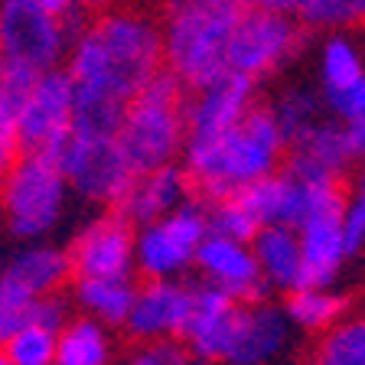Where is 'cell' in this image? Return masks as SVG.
<instances>
[{
	"label": "cell",
	"instance_id": "1",
	"mask_svg": "<svg viewBox=\"0 0 365 365\" xmlns=\"http://www.w3.org/2000/svg\"><path fill=\"white\" fill-rule=\"evenodd\" d=\"M167 62L163 30L144 14L114 10L95 20L68 53V76L82 88H101L130 101Z\"/></svg>",
	"mask_w": 365,
	"mask_h": 365
},
{
	"label": "cell",
	"instance_id": "2",
	"mask_svg": "<svg viewBox=\"0 0 365 365\" xmlns=\"http://www.w3.org/2000/svg\"><path fill=\"white\" fill-rule=\"evenodd\" d=\"M287 140L271 108H251V114L219 140H186L182 167L202 202H225L251 182L281 173Z\"/></svg>",
	"mask_w": 365,
	"mask_h": 365
},
{
	"label": "cell",
	"instance_id": "3",
	"mask_svg": "<svg viewBox=\"0 0 365 365\" xmlns=\"http://www.w3.org/2000/svg\"><path fill=\"white\" fill-rule=\"evenodd\" d=\"M248 14L232 0H167L163 49L167 68L199 91L228 76V46L238 20Z\"/></svg>",
	"mask_w": 365,
	"mask_h": 365
},
{
	"label": "cell",
	"instance_id": "4",
	"mask_svg": "<svg viewBox=\"0 0 365 365\" xmlns=\"http://www.w3.org/2000/svg\"><path fill=\"white\" fill-rule=\"evenodd\" d=\"M118 144L137 176L173 167L176 153L186 150V82L173 68H160L130 101Z\"/></svg>",
	"mask_w": 365,
	"mask_h": 365
},
{
	"label": "cell",
	"instance_id": "5",
	"mask_svg": "<svg viewBox=\"0 0 365 365\" xmlns=\"http://www.w3.org/2000/svg\"><path fill=\"white\" fill-rule=\"evenodd\" d=\"M66 192L68 182L59 167H53L43 157L23 153L20 163L4 176L0 209H4L10 235L23 238V242L49 235L62 219Z\"/></svg>",
	"mask_w": 365,
	"mask_h": 365
},
{
	"label": "cell",
	"instance_id": "6",
	"mask_svg": "<svg viewBox=\"0 0 365 365\" xmlns=\"http://www.w3.org/2000/svg\"><path fill=\"white\" fill-rule=\"evenodd\" d=\"M209 235V209L202 199L182 202L173 215L137 228V271L147 281H180L196 264L199 245Z\"/></svg>",
	"mask_w": 365,
	"mask_h": 365
},
{
	"label": "cell",
	"instance_id": "7",
	"mask_svg": "<svg viewBox=\"0 0 365 365\" xmlns=\"http://www.w3.org/2000/svg\"><path fill=\"white\" fill-rule=\"evenodd\" d=\"M300 46H304V23L297 16L251 7L232 33L228 68L248 78L271 76L300 53Z\"/></svg>",
	"mask_w": 365,
	"mask_h": 365
},
{
	"label": "cell",
	"instance_id": "8",
	"mask_svg": "<svg viewBox=\"0 0 365 365\" xmlns=\"http://www.w3.org/2000/svg\"><path fill=\"white\" fill-rule=\"evenodd\" d=\"M68 33L56 16L43 14L33 0H0V49L7 62L33 72H53L68 49Z\"/></svg>",
	"mask_w": 365,
	"mask_h": 365
},
{
	"label": "cell",
	"instance_id": "9",
	"mask_svg": "<svg viewBox=\"0 0 365 365\" xmlns=\"http://www.w3.org/2000/svg\"><path fill=\"white\" fill-rule=\"evenodd\" d=\"M59 170L68 190H76L88 202H101L111 209L124 202L128 190L137 180L118 140H82L76 134H72V144H68Z\"/></svg>",
	"mask_w": 365,
	"mask_h": 365
},
{
	"label": "cell",
	"instance_id": "10",
	"mask_svg": "<svg viewBox=\"0 0 365 365\" xmlns=\"http://www.w3.org/2000/svg\"><path fill=\"white\" fill-rule=\"evenodd\" d=\"M68 258L76 281H118L134 277L137 267V235L134 225L118 212L88 222L68 245Z\"/></svg>",
	"mask_w": 365,
	"mask_h": 365
},
{
	"label": "cell",
	"instance_id": "11",
	"mask_svg": "<svg viewBox=\"0 0 365 365\" xmlns=\"http://www.w3.org/2000/svg\"><path fill=\"white\" fill-rule=\"evenodd\" d=\"M238 304L235 297H228L215 284L192 281V313L182 333V346L199 365H225L235 339L238 323Z\"/></svg>",
	"mask_w": 365,
	"mask_h": 365
},
{
	"label": "cell",
	"instance_id": "12",
	"mask_svg": "<svg viewBox=\"0 0 365 365\" xmlns=\"http://www.w3.org/2000/svg\"><path fill=\"white\" fill-rule=\"evenodd\" d=\"M72 108H76V78L68 76V68L43 72L30 101L16 118L23 153H43L59 137L72 134Z\"/></svg>",
	"mask_w": 365,
	"mask_h": 365
},
{
	"label": "cell",
	"instance_id": "13",
	"mask_svg": "<svg viewBox=\"0 0 365 365\" xmlns=\"http://www.w3.org/2000/svg\"><path fill=\"white\" fill-rule=\"evenodd\" d=\"M255 78L228 72L186 101V140H219L251 114Z\"/></svg>",
	"mask_w": 365,
	"mask_h": 365
},
{
	"label": "cell",
	"instance_id": "14",
	"mask_svg": "<svg viewBox=\"0 0 365 365\" xmlns=\"http://www.w3.org/2000/svg\"><path fill=\"white\" fill-rule=\"evenodd\" d=\"M196 267L205 284H215L228 297H235L238 304L271 300V287L261 274L251 245L232 242V238L222 235H205V242L199 245Z\"/></svg>",
	"mask_w": 365,
	"mask_h": 365
},
{
	"label": "cell",
	"instance_id": "15",
	"mask_svg": "<svg viewBox=\"0 0 365 365\" xmlns=\"http://www.w3.org/2000/svg\"><path fill=\"white\" fill-rule=\"evenodd\" d=\"M192 313V284L182 281H147L137 294L134 313L128 319V336L144 346L153 342H182Z\"/></svg>",
	"mask_w": 365,
	"mask_h": 365
},
{
	"label": "cell",
	"instance_id": "16",
	"mask_svg": "<svg viewBox=\"0 0 365 365\" xmlns=\"http://www.w3.org/2000/svg\"><path fill=\"white\" fill-rule=\"evenodd\" d=\"M294 342V323L287 310L271 300L242 304L235 323V339L225 365H274Z\"/></svg>",
	"mask_w": 365,
	"mask_h": 365
},
{
	"label": "cell",
	"instance_id": "17",
	"mask_svg": "<svg viewBox=\"0 0 365 365\" xmlns=\"http://www.w3.org/2000/svg\"><path fill=\"white\" fill-rule=\"evenodd\" d=\"M349 130L339 121H317L300 140H294L284 160V173L297 180H317V182H342L346 170L356 163Z\"/></svg>",
	"mask_w": 365,
	"mask_h": 365
},
{
	"label": "cell",
	"instance_id": "18",
	"mask_svg": "<svg viewBox=\"0 0 365 365\" xmlns=\"http://www.w3.org/2000/svg\"><path fill=\"white\" fill-rule=\"evenodd\" d=\"M300 255H304V271H300V287L297 290H323L336 287L349 255L346 242V209L313 215L300 232Z\"/></svg>",
	"mask_w": 365,
	"mask_h": 365
},
{
	"label": "cell",
	"instance_id": "19",
	"mask_svg": "<svg viewBox=\"0 0 365 365\" xmlns=\"http://www.w3.org/2000/svg\"><path fill=\"white\" fill-rule=\"evenodd\" d=\"M190 173L186 167H163V170H153V173L137 176L134 186L128 190L124 202L114 209L121 215L124 222L137 228H147L153 222L167 219L180 209L182 202H190Z\"/></svg>",
	"mask_w": 365,
	"mask_h": 365
},
{
	"label": "cell",
	"instance_id": "20",
	"mask_svg": "<svg viewBox=\"0 0 365 365\" xmlns=\"http://www.w3.org/2000/svg\"><path fill=\"white\" fill-rule=\"evenodd\" d=\"M251 251H255L258 267L271 290L294 294L300 287L304 255H300V235H297L294 228H284V225L261 228L258 238L251 242Z\"/></svg>",
	"mask_w": 365,
	"mask_h": 365
},
{
	"label": "cell",
	"instance_id": "21",
	"mask_svg": "<svg viewBox=\"0 0 365 365\" xmlns=\"http://www.w3.org/2000/svg\"><path fill=\"white\" fill-rule=\"evenodd\" d=\"M4 271H7L10 277H16L33 297L59 294L68 277L76 274L72 271L68 251L53 248V245H30V248L16 251Z\"/></svg>",
	"mask_w": 365,
	"mask_h": 365
},
{
	"label": "cell",
	"instance_id": "22",
	"mask_svg": "<svg viewBox=\"0 0 365 365\" xmlns=\"http://www.w3.org/2000/svg\"><path fill=\"white\" fill-rule=\"evenodd\" d=\"M128 101L101 88L76 85V108H72V134L82 140H118L128 118Z\"/></svg>",
	"mask_w": 365,
	"mask_h": 365
},
{
	"label": "cell",
	"instance_id": "23",
	"mask_svg": "<svg viewBox=\"0 0 365 365\" xmlns=\"http://www.w3.org/2000/svg\"><path fill=\"white\" fill-rule=\"evenodd\" d=\"M140 287L134 277H118V281H76V300L91 319L101 327H128L134 313Z\"/></svg>",
	"mask_w": 365,
	"mask_h": 365
},
{
	"label": "cell",
	"instance_id": "24",
	"mask_svg": "<svg viewBox=\"0 0 365 365\" xmlns=\"http://www.w3.org/2000/svg\"><path fill=\"white\" fill-rule=\"evenodd\" d=\"M284 310H287L290 323L304 333H329L336 323L352 313V300L349 294H342L336 287H323V290H294L284 300Z\"/></svg>",
	"mask_w": 365,
	"mask_h": 365
},
{
	"label": "cell",
	"instance_id": "25",
	"mask_svg": "<svg viewBox=\"0 0 365 365\" xmlns=\"http://www.w3.org/2000/svg\"><path fill=\"white\" fill-rule=\"evenodd\" d=\"M111 362V336L91 317H76L59 333L56 365H108Z\"/></svg>",
	"mask_w": 365,
	"mask_h": 365
},
{
	"label": "cell",
	"instance_id": "26",
	"mask_svg": "<svg viewBox=\"0 0 365 365\" xmlns=\"http://www.w3.org/2000/svg\"><path fill=\"white\" fill-rule=\"evenodd\" d=\"M359 82H365V59L359 53L356 39L333 33L323 43V53H319V85H323V95L346 91Z\"/></svg>",
	"mask_w": 365,
	"mask_h": 365
},
{
	"label": "cell",
	"instance_id": "27",
	"mask_svg": "<svg viewBox=\"0 0 365 365\" xmlns=\"http://www.w3.org/2000/svg\"><path fill=\"white\" fill-rule=\"evenodd\" d=\"M310 365H365V313H349L329 333L317 336Z\"/></svg>",
	"mask_w": 365,
	"mask_h": 365
},
{
	"label": "cell",
	"instance_id": "28",
	"mask_svg": "<svg viewBox=\"0 0 365 365\" xmlns=\"http://www.w3.org/2000/svg\"><path fill=\"white\" fill-rule=\"evenodd\" d=\"M319 108H323V98H317L310 88H287L281 98L271 105L274 118L281 124L284 140H287V150L294 140H300V137L313 128V124L323 121V118H319Z\"/></svg>",
	"mask_w": 365,
	"mask_h": 365
},
{
	"label": "cell",
	"instance_id": "29",
	"mask_svg": "<svg viewBox=\"0 0 365 365\" xmlns=\"http://www.w3.org/2000/svg\"><path fill=\"white\" fill-rule=\"evenodd\" d=\"M365 16V0H300L297 20L310 30H342Z\"/></svg>",
	"mask_w": 365,
	"mask_h": 365
},
{
	"label": "cell",
	"instance_id": "30",
	"mask_svg": "<svg viewBox=\"0 0 365 365\" xmlns=\"http://www.w3.org/2000/svg\"><path fill=\"white\" fill-rule=\"evenodd\" d=\"M205 209H209V235H222V238H232V242L251 245L258 238L261 228H264L235 196L212 205L205 202Z\"/></svg>",
	"mask_w": 365,
	"mask_h": 365
},
{
	"label": "cell",
	"instance_id": "31",
	"mask_svg": "<svg viewBox=\"0 0 365 365\" xmlns=\"http://www.w3.org/2000/svg\"><path fill=\"white\" fill-rule=\"evenodd\" d=\"M4 352H7V359L14 365H56L59 336L43 327H26Z\"/></svg>",
	"mask_w": 365,
	"mask_h": 365
},
{
	"label": "cell",
	"instance_id": "32",
	"mask_svg": "<svg viewBox=\"0 0 365 365\" xmlns=\"http://www.w3.org/2000/svg\"><path fill=\"white\" fill-rule=\"evenodd\" d=\"M36 82H39V72H33L26 66H16V62H4V68H0V105L10 108L20 118L23 105L30 101Z\"/></svg>",
	"mask_w": 365,
	"mask_h": 365
},
{
	"label": "cell",
	"instance_id": "33",
	"mask_svg": "<svg viewBox=\"0 0 365 365\" xmlns=\"http://www.w3.org/2000/svg\"><path fill=\"white\" fill-rule=\"evenodd\" d=\"M346 242H349L352 258L365 251V163L359 167L349 202H346Z\"/></svg>",
	"mask_w": 365,
	"mask_h": 365
},
{
	"label": "cell",
	"instance_id": "34",
	"mask_svg": "<svg viewBox=\"0 0 365 365\" xmlns=\"http://www.w3.org/2000/svg\"><path fill=\"white\" fill-rule=\"evenodd\" d=\"M190 352L182 342H153V346H140V349L128 352L121 359V365H182L190 362Z\"/></svg>",
	"mask_w": 365,
	"mask_h": 365
},
{
	"label": "cell",
	"instance_id": "35",
	"mask_svg": "<svg viewBox=\"0 0 365 365\" xmlns=\"http://www.w3.org/2000/svg\"><path fill=\"white\" fill-rule=\"evenodd\" d=\"M72 304H68V297L62 294H49V297H39L36 307H33V327H43L49 333L59 336L62 329L72 323Z\"/></svg>",
	"mask_w": 365,
	"mask_h": 365
},
{
	"label": "cell",
	"instance_id": "36",
	"mask_svg": "<svg viewBox=\"0 0 365 365\" xmlns=\"http://www.w3.org/2000/svg\"><path fill=\"white\" fill-rule=\"evenodd\" d=\"M20 157H23V144H20L16 114L0 105V176H7L20 163Z\"/></svg>",
	"mask_w": 365,
	"mask_h": 365
},
{
	"label": "cell",
	"instance_id": "37",
	"mask_svg": "<svg viewBox=\"0 0 365 365\" xmlns=\"http://www.w3.org/2000/svg\"><path fill=\"white\" fill-rule=\"evenodd\" d=\"M43 14H49V16H56V20L66 26V33H68V39L76 43L78 36H82L88 26L82 23V7H78L76 0H33Z\"/></svg>",
	"mask_w": 365,
	"mask_h": 365
},
{
	"label": "cell",
	"instance_id": "38",
	"mask_svg": "<svg viewBox=\"0 0 365 365\" xmlns=\"http://www.w3.org/2000/svg\"><path fill=\"white\" fill-rule=\"evenodd\" d=\"M39 297H33L16 277H10L7 271H0V310H33Z\"/></svg>",
	"mask_w": 365,
	"mask_h": 365
},
{
	"label": "cell",
	"instance_id": "39",
	"mask_svg": "<svg viewBox=\"0 0 365 365\" xmlns=\"http://www.w3.org/2000/svg\"><path fill=\"white\" fill-rule=\"evenodd\" d=\"M346 130H349V140H352V150H356V157L365 160V114L359 118V121L346 124Z\"/></svg>",
	"mask_w": 365,
	"mask_h": 365
},
{
	"label": "cell",
	"instance_id": "40",
	"mask_svg": "<svg viewBox=\"0 0 365 365\" xmlns=\"http://www.w3.org/2000/svg\"><path fill=\"white\" fill-rule=\"evenodd\" d=\"M261 10H271V14H284V16H297L300 0H255Z\"/></svg>",
	"mask_w": 365,
	"mask_h": 365
},
{
	"label": "cell",
	"instance_id": "41",
	"mask_svg": "<svg viewBox=\"0 0 365 365\" xmlns=\"http://www.w3.org/2000/svg\"><path fill=\"white\" fill-rule=\"evenodd\" d=\"M76 4H78L82 10H105L111 0H76Z\"/></svg>",
	"mask_w": 365,
	"mask_h": 365
},
{
	"label": "cell",
	"instance_id": "42",
	"mask_svg": "<svg viewBox=\"0 0 365 365\" xmlns=\"http://www.w3.org/2000/svg\"><path fill=\"white\" fill-rule=\"evenodd\" d=\"M232 4H238V7H242V10H251V7H258V4H255V0H232Z\"/></svg>",
	"mask_w": 365,
	"mask_h": 365
},
{
	"label": "cell",
	"instance_id": "43",
	"mask_svg": "<svg viewBox=\"0 0 365 365\" xmlns=\"http://www.w3.org/2000/svg\"><path fill=\"white\" fill-rule=\"evenodd\" d=\"M0 365H14V362L7 359V352H4V349H0Z\"/></svg>",
	"mask_w": 365,
	"mask_h": 365
},
{
	"label": "cell",
	"instance_id": "44",
	"mask_svg": "<svg viewBox=\"0 0 365 365\" xmlns=\"http://www.w3.org/2000/svg\"><path fill=\"white\" fill-rule=\"evenodd\" d=\"M4 62H7V56H4V49H0V68H4Z\"/></svg>",
	"mask_w": 365,
	"mask_h": 365
},
{
	"label": "cell",
	"instance_id": "45",
	"mask_svg": "<svg viewBox=\"0 0 365 365\" xmlns=\"http://www.w3.org/2000/svg\"><path fill=\"white\" fill-rule=\"evenodd\" d=\"M0 199H4V176H0Z\"/></svg>",
	"mask_w": 365,
	"mask_h": 365
},
{
	"label": "cell",
	"instance_id": "46",
	"mask_svg": "<svg viewBox=\"0 0 365 365\" xmlns=\"http://www.w3.org/2000/svg\"><path fill=\"white\" fill-rule=\"evenodd\" d=\"M182 365H199V362H192V359H190V362H182Z\"/></svg>",
	"mask_w": 365,
	"mask_h": 365
}]
</instances>
